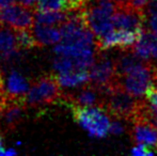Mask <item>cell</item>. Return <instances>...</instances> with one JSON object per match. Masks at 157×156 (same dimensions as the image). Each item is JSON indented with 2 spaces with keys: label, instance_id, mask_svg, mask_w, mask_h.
Returning a JSON list of instances; mask_svg holds the SVG:
<instances>
[{
  "label": "cell",
  "instance_id": "1",
  "mask_svg": "<svg viewBox=\"0 0 157 156\" xmlns=\"http://www.w3.org/2000/svg\"><path fill=\"white\" fill-rule=\"evenodd\" d=\"M117 4L113 0H90L81 8L87 27L95 36L96 41L113 29L112 17Z\"/></svg>",
  "mask_w": 157,
  "mask_h": 156
},
{
  "label": "cell",
  "instance_id": "2",
  "mask_svg": "<svg viewBox=\"0 0 157 156\" xmlns=\"http://www.w3.org/2000/svg\"><path fill=\"white\" fill-rule=\"evenodd\" d=\"M141 100L132 96L117 82L104 95L103 108L113 118L130 122L138 110Z\"/></svg>",
  "mask_w": 157,
  "mask_h": 156
},
{
  "label": "cell",
  "instance_id": "3",
  "mask_svg": "<svg viewBox=\"0 0 157 156\" xmlns=\"http://www.w3.org/2000/svg\"><path fill=\"white\" fill-rule=\"evenodd\" d=\"M74 119L90 136L104 138L109 133L110 117L109 113L99 106L79 107L72 106Z\"/></svg>",
  "mask_w": 157,
  "mask_h": 156
},
{
  "label": "cell",
  "instance_id": "4",
  "mask_svg": "<svg viewBox=\"0 0 157 156\" xmlns=\"http://www.w3.org/2000/svg\"><path fill=\"white\" fill-rule=\"evenodd\" d=\"M154 69L155 65L144 61L125 75L118 77V83L134 97L144 98L147 91L153 85Z\"/></svg>",
  "mask_w": 157,
  "mask_h": 156
},
{
  "label": "cell",
  "instance_id": "5",
  "mask_svg": "<svg viewBox=\"0 0 157 156\" xmlns=\"http://www.w3.org/2000/svg\"><path fill=\"white\" fill-rule=\"evenodd\" d=\"M61 96L62 93L56 75L47 74L30 86L29 91L25 96V104L31 107L49 105L57 102Z\"/></svg>",
  "mask_w": 157,
  "mask_h": 156
},
{
  "label": "cell",
  "instance_id": "6",
  "mask_svg": "<svg viewBox=\"0 0 157 156\" xmlns=\"http://www.w3.org/2000/svg\"><path fill=\"white\" fill-rule=\"evenodd\" d=\"M89 83L97 88L105 95L117 82L118 76L114 60L106 55L97 54L93 64L89 67Z\"/></svg>",
  "mask_w": 157,
  "mask_h": 156
},
{
  "label": "cell",
  "instance_id": "7",
  "mask_svg": "<svg viewBox=\"0 0 157 156\" xmlns=\"http://www.w3.org/2000/svg\"><path fill=\"white\" fill-rule=\"evenodd\" d=\"M0 18L13 30L32 29L34 25V13L32 9L21 4H10L0 9Z\"/></svg>",
  "mask_w": 157,
  "mask_h": 156
},
{
  "label": "cell",
  "instance_id": "8",
  "mask_svg": "<svg viewBox=\"0 0 157 156\" xmlns=\"http://www.w3.org/2000/svg\"><path fill=\"white\" fill-rule=\"evenodd\" d=\"M117 9L112 17V24L116 29L142 33L144 31L143 15L141 11L135 10L127 6L116 3Z\"/></svg>",
  "mask_w": 157,
  "mask_h": 156
},
{
  "label": "cell",
  "instance_id": "9",
  "mask_svg": "<svg viewBox=\"0 0 157 156\" xmlns=\"http://www.w3.org/2000/svg\"><path fill=\"white\" fill-rule=\"evenodd\" d=\"M130 136L136 144L155 148L157 146V127L145 119H134Z\"/></svg>",
  "mask_w": 157,
  "mask_h": 156
},
{
  "label": "cell",
  "instance_id": "10",
  "mask_svg": "<svg viewBox=\"0 0 157 156\" xmlns=\"http://www.w3.org/2000/svg\"><path fill=\"white\" fill-rule=\"evenodd\" d=\"M30 89L28 79L18 71L12 70L4 81V92L6 100L25 102V96Z\"/></svg>",
  "mask_w": 157,
  "mask_h": 156
},
{
  "label": "cell",
  "instance_id": "11",
  "mask_svg": "<svg viewBox=\"0 0 157 156\" xmlns=\"http://www.w3.org/2000/svg\"><path fill=\"white\" fill-rule=\"evenodd\" d=\"M72 106L79 107H92L99 106L103 107L104 95L97 88L92 85H83V88L68 97Z\"/></svg>",
  "mask_w": 157,
  "mask_h": 156
},
{
  "label": "cell",
  "instance_id": "12",
  "mask_svg": "<svg viewBox=\"0 0 157 156\" xmlns=\"http://www.w3.org/2000/svg\"><path fill=\"white\" fill-rule=\"evenodd\" d=\"M25 102L6 100V105L0 111L2 125L6 129H13L19 124L25 112Z\"/></svg>",
  "mask_w": 157,
  "mask_h": 156
},
{
  "label": "cell",
  "instance_id": "13",
  "mask_svg": "<svg viewBox=\"0 0 157 156\" xmlns=\"http://www.w3.org/2000/svg\"><path fill=\"white\" fill-rule=\"evenodd\" d=\"M33 36L36 41L37 46H47V45H55L61 41L60 29L56 26H48L42 25V24L35 23L32 27Z\"/></svg>",
  "mask_w": 157,
  "mask_h": 156
},
{
  "label": "cell",
  "instance_id": "14",
  "mask_svg": "<svg viewBox=\"0 0 157 156\" xmlns=\"http://www.w3.org/2000/svg\"><path fill=\"white\" fill-rule=\"evenodd\" d=\"M60 87L62 88H76L82 87L89 83V72L88 70H73L70 72L59 73L56 75Z\"/></svg>",
  "mask_w": 157,
  "mask_h": 156
},
{
  "label": "cell",
  "instance_id": "15",
  "mask_svg": "<svg viewBox=\"0 0 157 156\" xmlns=\"http://www.w3.org/2000/svg\"><path fill=\"white\" fill-rule=\"evenodd\" d=\"M19 51L16 45L15 31L12 28L0 27V61L3 62Z\"/></svg>",
  "mask_w": 157,
  "mask_h": 156
},
{
  "label": "cell",
  "instance_id": "16",
  "mask_svg": "<svg viewBox=\"0 0 157 156\" xmlns=\"http://www.w3.org/2000/svg\"><path fill=\"white\" fill-rule=\"evenodd\" d=\"M144 62V60H142L141 58H139L132 49H124L123 54H121L118 58L114 60V67H116V73L117 76L125 75L126 73H128L129 71H132L134 67H136L137 65L141 64Z\"/></svg>",
  "mask_w": 157,
  "mask_h": 156
},
{
  "label": "cell",
  "instance_id": "17",
  "mask_svg": "<svg viewBox=\"0 0 157 156\" xmlns=\"http://www.w3.org/2000/svg\"><path fill=\"white\" fill-rule=\"evenodd\" d=\"M67 18V12L59 11H39L34 13V21L36 24L48 26H60Z\"/></svg>",
  "mask_w": 157,
  "mask_h": 156
},
{
  "label": "cell",
  "instance_id": "18",
  "mask_svg": "<svg viewBox=\"0 0 157 156\" xmlns=\"http://www.w3.org/2000/svg\"><path fill=\"white\" fill-rule=\"evenodd\" d=\"M144 30L157 36V0H149L142 10Z\"/></svg>",
  "mask_w": 157,
  "mask_h": 156
},
{
  "label": "cell",
  "instance_id": "19",
  "mask_svg": "<svg viewBox=\"0 0 157 156\" xmlns=\"http://www.w3.org/2000/svg\"><path fill=\"white\" fill-rule=\"evenodd\" d=\"M15 39H16V45L18 49H30L37 46L33 33L30 29L25 30H14Z\"/></svg>",
  "mask_w": 157,
  "mask_h": 156
},
{
  "label": "cell",
  "instance_id": "20",
  "mask_svg": "<svg viewBox=\"0 0 157 156\" xmlns=\"http://www.w3.org/2000/svg\"><path fill=\"white\" fill-rule=\"evenodd\" d=\"M52 67L58 73L70 72L73 70H78L76 67L75 59L72 57L62 56V55H56L54 61H52Z\"/></svg>",
  "mask_w": 157,
  "mask_h": 156
},
{
  "label": "cell",
  "instance_id": "21",
  "mask_svg": "<svg viewBox=\"0 0 157 156\" xmlns=\"http://www.w3.org/2000/svg\"><path fill=\"white\" fill-rule=\"evenodd\" d=\"M35 9L39 11L66 10V0H37Z\"/></svg>",
  "mask_w": 157,
  "mask_h": 156
},
{
  "label": "cell",
  "instance_id": "22",
  "mask_svg": "<svg viewBox=\"0 0 157 156\" xmlns=\"http://www.w3.org/2000/svg\"><path fill=\"white\" fill-rule=\"evenodd\" d=\"M153 148L143 146V144H136L130 151V154L134 156H147V155H153L155 153L154 150H151Z\"/></svg>",
  "mask_w": 157,
  "mask_h": 156
},
{
  "label": "cell",
  "instance_id": "23",
  "mask_svg": "<svg viewBox=\"0 0 157 156\" xmlns=\"http://www.w3.org/2000/svg\"><path fill=\"white\" fill-rule=\"evenodd\" d=\"M149 2V0H119L116 3H121L127 6L129 8H132L135 10H138L142 12L143 8L147 6V3Z\"/></svg>",
  "mask_w": 157,
  "mask_h": 156
},
{
  "label": "cell",
  "instance_id": "24",
  "mask_svg": "<svg viewBox=\"0 0 157 156\" xmlns=\"http://www.w3.org/2000/svg\"><path fill=\"white\" fill-rule=\"evenodd\" d=\"M125 127L123 123H121L120 119L114 118L113 121H110V126H109V133L114 134V135H120V134L124 133Z\"/></svg>",
  "mask_w": 157,
  "mask_h": 156
},
{
  "label": "cell",
  "instance_id": "25",
  "mask_svg": "<svg viewBox=\"0 0 157 156\" xmlns=\"http://www.w3.org/2000/svg\"><path fill=\"white\" fill-rule=\"evenodd\" d=\"M147 31V30H145ZM147 40H149L150 50H151V57L157 59V36L154 33L147 31Z\"/></svg>",
  "mask_w": 157,
  "mask_h": 156
},
{
  "label": "cell",
  "instance_id": "26",
  "mask_svg": "<svg viewBox=\"0 0 157 156\" xmlns=\"http://www.w3.org/2000/svg\"><path fill=\"white\" fill-rule=\"evenodd\" d=\"M90 0H66V11L81 9Z\"/></svg>",
  "mask_w": 157,
  "mask_h": 156
},
{
  "label": "cell",
  "instance_id": "27",
  "mask_svg": "<svg viewBox=\"0 0 157 156\" xmlns=\"http://www.w3.org/2000/svg\"><path fill=\"white\" fill-rule=\"evenodd\" d=\"M17 1H18V3L21 4V6H27V8H29V9H33L36 6L37 0H17Z\"/></svg>",
  "mask_w": 157,
  "mask_h": 156
},
{
  "label": "cell",
  "instance_id": "28",
  "mask_svg": "<svg viewBox=\"0 0 157 156\" xmlns=\"http://www.w3.org/2000/svg\"><path fill=\"white\" fill-rule=\"evenodd\" d=\"M6 93L2 91H0V111L2 110L3 106L6 105Z\"/></svg>",
  "mask_w": 157,
  "mask_h": 156
},
{
  "label": "cell",
  "instance_id": "29",
  "mask_svg": "<svg viewBox=\"0 0 157 156\" xmlns=\"http://www.w3.org/2000/svg\"><path fill=\"white\" fill-rule=\"evenodd\" d=\"M17 154V151L15 150V149L13 148H10V149H6V151H4V156H14Z\"/></svg>",
  "mask_w": 157,
  "mask_h": 156
},
{
  "label": "cell",
  "instance_id": "30",
  "mask_svg": "<svg viewBox=\"0 0 157 156\" xmlns=\"http://www.w3.org/2000/svg\"><path fill=\"white\" fill-rule=\"evenodd\" d=\"M15 0H0V9L4 8V6H8L10 4L14 3Z\"/></svg>",
  "mask_w": 157,
  "mask_h": 156
},
{
  "label": "cell",
  "instance_id": "31",
  "mask_svg": "<svg viewBox=\"0 0 157 156\" xmlns=\"http://www.w3.org/2000/svg\"><path fill=\"white\" fill-rule=\"evenodd\" d=\"M0 91L4 92V79H3V74H2L1 67H0Z\"/></svg>",
  "mask_w": 157,
  "mask_h": 156
},
{
  "label": "cell",
  "instance_id": "32",
  "mask_svg": "<svg viewBox=\"0 0 157 156\" xmlns=\"http://www.w3.org/2000/svg\"><path fill=\"white\" fill-rule=\"evenodd\" d=\"M4 151H6V149L3 146V138H2V136H0V156L4 154Z\"/></svg>",
  "mask_w": 157,
  "mask_h": 156
},
{
  "label": "cell",
  "instance_id": "33",
  "mask_svg": "<svg viewBox=\"0 0 157 156\" xmlns=\"http://www.w3.org/2000/svg\"><path fill=\"white\" fill-rule=\"evenodd\" d=\"M153 85L157 88V67L154 69V76H153Z\"/></svg>",
  "mask_w": 157,
  "mask_h": 156
},
{
  "label": "cell",
  "instance_id": "34",
  "mask_svg": "<svg viewBox=\"0 0 157 156\" xmlns=\"http://www.w3.org/2000/svg\"><path fill=\"white\" fill-rule=\"evenodd\" d=\"M1 25H2V21H1V18H0V27H1Z\"/></svg>",
  "mask_w": 157,
  "mask_h": 156
},
{
  "label": "cell",
  "instance_id": "35",
  "mask_svg": "<svg viewBox=\"0 0 157 156\" xmlns=\"http://www.w3.org/2000/svg\"><path fill=\"white\" fill-rule=\"evenodd\" d=\"M113 1H114V2H118V1H119V0H113Z\"/></svg>",
  "mask_w": 157,
  "mask_h": 156
}]
</instances>
